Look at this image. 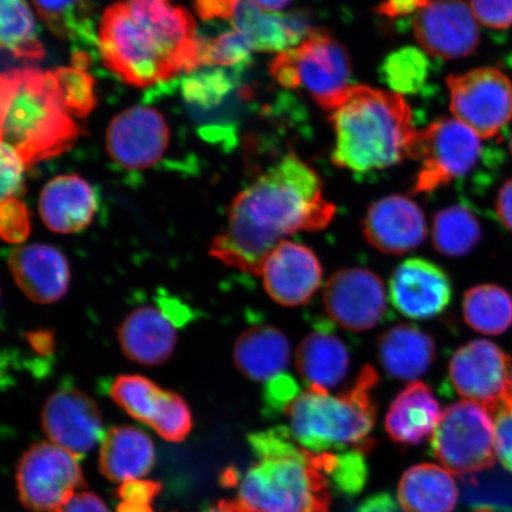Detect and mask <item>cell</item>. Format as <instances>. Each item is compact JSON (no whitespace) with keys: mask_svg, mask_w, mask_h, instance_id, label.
<instances>
[{"mask_svg":"<svg viewBox=\"0 0 512 512\" xmlns=\"http://www.w3.org/2000/svg\"><path fill=\"white\" fill-rule=\"evenodd\" d=\"M377 383L376 370L366 366L341 394L304 390L284 412L290 421L286 427L290 437L316 454L345 452L348 447L369 452L373 447L370 434L376 420L373 393Z\"/></svg>","mask_w":512,"mask_h":512,"instance_id":"6","label":"cell"},{"mask_svg":"<svg viewBox=\"0 0 512 512\" xmlns=\"http://www.w3.org/2000/svg\"><path fill=\"white\" fill-rule=\"evenodd\" d=\"M229 21L252 50L278 54L297 47L312 31L304 17L265 11L249 0H233Z\"/></svg>","mask_w":512,"mask_h":512,"instance_id":"22","label":"cell"},{"mask_svg":"<svg viewBox=\"0 0 512 512\" xmlns=\"http://www.w3.org/2000/svg\"><path fill=\"white\" fill-rule=\"evenodd\" d=\"M8 261L17 286L31 302L53 304L66 294L70 268L60 249L49 245L23 246L11 251Z\"/></svg>","mask_w":512,"mask_h":512,"instance_id":"20","label":"cell"},{"mask_svg":"<svg viewBox=\"0 0 512 512\" xmlns=\"http://www.w3.org/2000/svg\"><path fill=\"white\" fill-rule=\"evenodd\" d=\"M458 495L452 473L434 464L411 467L402 476L398 490L403 512H452Z\"/></svg>","mask_w":512,"mask_h":512,"instance_id":"29","label":"cell"},{"mask_svg":"<svg viewBox=\"0 0 512 512\" xmlns=\"http://www.w3.org/2000/svg\"><path fill=\"white\" fill-rule=\"evenodd\" d=\"M335 214L336 207L324 196L322 178L291 153L236 196L228 210V226L211 242L210 255L260 275L286 236L318 232Z\"/></svg>","mask_w":512,"mask_h":512,"instance_id":"1","label":"cell"},{"mask_svg":"<svg viewBox=\"0 0 512 512\" xmlns=\"http://www.w3.org/2000/svg\"><path fill=\"white\" fill-rule=\"evenodd\" d=\"M330 114L336 133L332 162L339 168L368 172L412 158L419 131L402 95L355 85Z\"/></svg>","mask_w":512,"mask_h":512,"instance_id":"3","label":"cell"},{"mask_svg":"<svg viewBox=\"0 0 512 512\" xmlns=\"http://www.w3.org/2000/svg\"><path fill=\"white\" fill-rule=\"evenodd\" d=\"M51 78L66 111L85 118L95 106L94 79L85 69L63 67L50 70Z\"/></svg>","mask_w":512,"mask_h":512,"instance_id":"36","label":"cell"},{"mask_svg":"<svg viewBox=\"0 0 512 512\" xmlns=\"http://www.w3.org/2000/svg\"><path fill=\"white\" fill-rule=\"evenodd\" d=\"M28 341L31 348L41 356H50L55 351V334L49 330L30 332Z\"/></svg>","mask_w":512,"mask_h":512,"instance_id":"50","label":"cell"},{"mask_svg":"<svg viewBox=\"0 0 512 512\" xmlns=\"http://www.w3.org/2000/svg\"><path fill=\"white\" fill-rule=\"evenodd\" d=\"M349 352L342 339L329 330L307 335L296 352V366L307 389L329 392L347 376Z\"/></svg>","mask_w":512,"mask_h":512,"instance_id":"26","label":"cell"},{"mask_svg":"<svg viewBox=\"0 0 512 512\" xmlns=\"http://www.w3.org/2000/svg\"><path fill=\"white\" fill-rule=\"evenodd\" d=\"M431 0H387L380 5V14L387 17L411 15L425 8Z\"/></svg>","mask_w":512,"mask_h":512,"instance_id":"48","label":"cell"},{"mask_svg":"<svg viewBox=\"0 0 512 512\" xmlns=\"http://www.w3.org/2000/svg\"><path fill=\"white\" fill-rule=\"evenodd\" d=\"M202 37L189 12L163 0H123L99 28L102 62L128 85L147 87L201 68Z\"/></svg>","mask_w":512,"mask_h":512,"instance_id":"2","label":"cell"},{"mask_svg":"<svg viewBox=\"0 0 512 512\" xmlns=\"http://www.w3.org/2000/svg\"><path fill=\"white\" fill-rule=\"evenodd\" d=\"M496 211L503 226L512 234V179L499 189L496 200Z\"/></svg>","mask_w":512,"mask_h":512,"instance_id":"49","label":"cell"},{"mask_svg":"<svg viewBox=\"0 0 512 512\" xmlns=\"http://www.w3.org/2000/svg\"><path fill=\"white\" fill-rule=\"evenodd\" d=\"M271 73L281 86L304 89L331 113L347 98L351 83L350 57L328 32L312 30L297 47L279 53Z\"/></svg>","mask_w":512,"mask_h":512,"instance_id":"7","label":"cell"},{"mask_svg":"<svg viewBox=\"0 0 512 512\" xmlns=\"http://www.w3.org/2000/svg\"><path fill=\"white\" fill-rule=\"evenodd\" d=\"M511 361L496 344L484 339L458 349L450 362V379L457 393L490 413L512 398Z\"/></svg>","mask_w":512,"mask_h":512,"instance_id":"12","label":"cell"},{"mask_svg":"<svg viewBox=\"0 0 512 512\" xmlns=\"http://www.w3.org/2000/svg\"><path fill=\"white\" fill-rule=\"evenodd\" d=\"M155 459L152 440L139 428L114 427L101 441L100 471L112 482L125 483L146 476Z\"/></svg>","mask_w":512,"mask_h":512,"instance_id":"25","label":"cell"},{"mask_svg":"<svg viewBox=\"0 0 512 512\" xmlns=\"http://www.w3.org/2000/svg\"><path fill=\"white\" fill-rule=\"evenodd\" d=\"M260 275L274 302L294 307L315 296L322 286L323 270L309 247L283 241L268 256Z\"/></svg>","mask_w":512,"mask_h":512,"instance_id":"17","label":"cell"},{"mask_svg":"<svg viewBox=\"0 0 512 512\" xmlns=\"http://www.w3.org/2000/svg\"><path fill=\"white\" fill-rule=\"evenodd\" d=\"M38 15L60 38H93L88 0H34Z\"/></svg>","mask_w":512,"mask_h":512,"instance_id":"34","label":"cell"},{"mask_svg":"<svg viewBox=\"0 0 512 512\" xmlns=\"http://www.w3.org/2000/svg\"><path fill=\"white\" fill-rule=\"evenodd\" d=\"M169 134L162 114L150 107H133L112 120L106 136L107 151L125 169H147L164 156Z\"/></svg>","mask_w":512,"mask_h":512,"instance_id":"16","label":"cell"},{"mask_svg":"<svg viewBox=\"0 0 512 512\" xmlns=\"http://www.w3.org/2000/svg\"><path fill=\"white\" fill-rule=\"evenodd\" d=\"M324 305L342 328L361 332L380 322L387 309L382 280L366 268H345L326 283Z\"/></svg>","mask_w":512,"mask_h":512,"instance_id":"15","label":"cell"},{"mask_svg":"<svg viewBox=\"0 0 512 512\" xmlns=\"http://www.w3.org/2000/svg\"><path fill=\"white\" fill-rule=\"evenodd\" d=\"M163 2H165V0H163Z\"/></svg>","mask_w":512,"mask_h":512,"instance_id":"55","label":"cell"},{"mask_svg":"<svg viewBox=\"0 0 512 512\" xmlns=\"http://www.w3.org/2000/svg\"><path fill=\"white\" fill-rule=\"evenodd\" d=\"M390 300L403 316L430 319L440 315L452 298L450 278L425 259H408L396 268L389 283Z\"/></svg>","mask_w":512,"mask_h":512,"instance_id":"18","label":"cell"},{"mask_svg":"<svg viewBox=\"0 0 512 512\" xmlns=\"http://www.w3.org/2000/svg\"><path fill=\"white\" fill-rule=\"evenodd\" d=\"M482 143L477 133L457 119L440 118L419 131L413 159L422 162L414 194H427L463 177L475 168Z\"/></svg>","mask_w":512,"mask_h":512,"instance_id":"9","label":"cell"},{"mask_svg":"<svg viewBox=\"0 0 512 512\" xmlns=\"http://www.w3.org/2000/svg\"><path fill=\"white\" fill-rule=\"evenodd\" d=\"M207 512H248L245 507L236 499V501H222L216 507Z\"/></svg>","mask_w":512,"mask_h":512,"instance_id":"52","label":"cell"},{"mask_svg":"<svg viewBox=\"0 0 512 512\" xmlns=\"http://www.w3.org/2000/svg\"><path fill=\"white\" fill-rule=\"evenodd\" d=\"M510 149H511V153H512V134H511V139H510Z\"/></svg>","mask_w":512,"mask_h":512,"instance_id":"54","label":"cell"},{"mask_svg":"<svg viewBox=\"0 0 512 512\" xmlns=\"http://www.w3.org/2000/svg\"><path fill=\"white\" fill-rule=\"evenodd\" d=\"M416 42L425 53L444 60H457L475 53L479 27L466 0H431L415 15Z\"/></svg>","mask_w":512,"mask_h":512,"instance_id":"14","label":"cell"},{"mask_svg":"<svg viewBox=\"0 0 512 512\" xmlns=\"http://www.w3.org/2000/svg\"><path fill=\"white\" fill-rule=\"evenodd\" d=\"M291 360L288 339L272 325H256L243 332L234 347L236 367L249 380L268 382L284 373Z\"/></svg>","mask_w":512,"mask_h":512,"instance_id":"27","label":"cell"},{"mask_svg":"<svg viewBox=\"0 0 512 512\" xmlns=\"http://www.w3.org/2000/svg\"><path fill=\"white\" fill-rule=\"evenodd\" d=\"M432 239L440 254L456 258L469 254L478 245L482 239V227L469 208L448 207L434 216Z\"/></svg>","mask_w":512,"mask_h":512,"instance_id":"32","label":"cell"},{"mask_svg":"<svg viewBox=\"0 0 512 512\" xmlns=\"http://www.w3.org/2000/svg\"><path fill=\"white\" fill-rule=\"evenodd\" d=\"M2 144L30 166L61 155L82 134L64 108L50 72L37 68L6 70L0 79Z\"/></svg>","mask_w":512,"mask_h":512,"instance_id":"5","label":"cell"},{"mask_svg":"<svg viewBox=\"0 0 512 512\" xmlns=\"http://www.w3.org/2000/svg\"><path fill=\"white\" fill-rule=\"evenodd\" d=\"M27 166L21 157L10 146L2 144L0 152V181H2V200L17 198L21 195L23 187V174Z\"/></svg>","mask_w":512,"mask_h":512,"instance_id":"43","label":"cell"},{"mask_svg":"<svg viewBox=\"0 0 512 512\" xmlns=\"http://www.w3.org/2000/svg\"><path fill=\"white\" fill-rule=\"evenodd\" d=\"M191 428L192 416L188 403L181 395L169 390L164 412L153 430L165 440L181 443L188 437Z\"/></svg>","mask_w":512,"mask_h":512,"instance_id":"40","label":"cell"},{"mask_svg":"<svg viewBox=\"0 0 512 512\" xmlns=\"http://www.w3.org/2000/svg\"><path fill=\"white\" fill-rule=\"evenodd\" d=\"M434 339L411 324H399L384 332L379 356L390 376L402 381L419 379L435 360Z\"/></svg>","mask_w":512,"mask_h":512,"instance_id":"28","label":"cell"},{"mask_svg":"<svg viewBox=\"0 0 512 512\" xmlns=\"http://www.w3.org/2000/svg\"><path fill=\"white\" fill-rule=\"evenodd\" d=\"M431 448L434 458L452 475L492 469L496 462L494 416L477 402L453 403L441 414Z\"/></svg>","mask_w":512,"mask_h":512,"instance_id":"8","label":"cell"},{"mask_svg":"<svg viewBox=\"0 0 512 512\" xmlns=\"http://www.w3.org/2000/svg\"><path fill=\"white\" fill-rule=\"evenodd\" d=\"M259 462L243 477L238 501L249 512H329L325 453H312L286 427L249 435Z\"/></svg>","mask_w":512,"mask_h":512,"instance_id":"4","label":"cell"},{"mask_svg":"<svg viewBox=\"0 0 512 512\" xmlns=\"http://www.w3.org/2000/svg\"><path fill=\"white\" fill-rule=\"evenodd\" d=\"M467 325L480 334L501 335L512 325V297L497 285H479L465 293Z\"/></svg>","mask_w":512,"mask_h":512,"instance_id":"30","label":"cell"},{"mask_svg":"<svg viewBox=\"0 0 512 512\" xmlns=\"http://www.w3.org/2000/svg\"><path fill=\"white\" fill-rule=\"evenodd\" d=\"M364 238L380 252L406 254L426 239L427 224L421 208L411 198L393 195L377 201L363 223Z\"/></svg>","mask_w":512,"mask_h":512,"instance_id":"19","label":"cell"},{"mask_svg":"<svg viewBox=\"0 0 512 512\" xmlns=\"http://www.w3.org/2000/svg\"><path fill=\"white\" fill-rule=\"evenodd\" d=\"M81 457L53 443L36 444L19 462L17 486L25 507L36 512L60 508L86 485Z\"/></svg>","mask_w":512,"mask_h":512,"instance_id":"10","label":"cell"},{"mask_svg":"<svg viewBox=\"0 0 512 512\" xmlns=\"http://www.w3.org/2000/svg\"><path fill=\"white\" fill-rule=\"evenodd\" d=\"M233 0H195L197 14L204 21L229 19L232 14Z\"/></svg>","mask_w":512,"mask_h":512,"instance_id":"47","label":"cell"},{"mask_svg":"<svg viewBox=\"0 0 512 512\" xmlns=\"http://www.w3.org/2000/svg\"><path fill=\"white\" fill-rule=\"evenodd\" d=\"M0 44L17 59L41 60L46 55L25 0H2Z\"/></svg>","mask_w":512,"mask_h":512,"instance_id":"33","label":"cell"},{"mask_svg":"<svg viewBox=\"0 0 512 512\" xmlns=\"http://www.w3.org/2000/svg\"><path fill=\"white\" fill-rule=\"evenodd\" d=\"M51 512H108L106 505L92 492H78L72 498Z\"/></svg>","mask_w":512,"mask_h":512,"instance_id":"46","label":"cell"},{"mask_svg":"<svg viewBox=\"0 0 512 512\" xmlns=\"http://www.w3.org/2000/svg\"><path fill=\"white\" fill-rule=\"evenodd\" d=\"M510 384H511V390H512V361H511V369H510Z\"/></svg>","mask_w":512,"mask_h":512,"instance_id":"53","label":"cell"},{"mask_svg":"<svg viewBox=\"0 0 512 512\" xmlns=\"http://www.w3.org/2000/svg\"><path fill=\"white\" fill-rule=\"evenodd\" d=\"M491 414L495 424L496 458L505 470L512 472V398Z\"/></svg>","mask_w":512,"mask_h":512,"instance_id":"42","label":"cell"},{"mask_svg":"<svg viewBox=\"0 0 512 512\" xmlns=\"http://www.w3.org/2000/svg\"><path fill=\"white\" fill-rule=\"evenodd\" d=\"M31 229L29 210L18 198L2 200L0 233L6 242L18 245L27 240Z\"/></svg>","mask_w":512,"mask_h":512,"instance_id":"41","label":"cell"},{"mask_svg":"<svg viewBox=\"0 0 512 512\" xmlns=\"http://www.w3.org/2000/svg\"><path fill=\"white\" fill-rule=\"evenodd\" d=\"M171 311L142 306L132 311L118 330L124 355L143 366H158L169 360L176 348L177 334Z\"/></svg>","mask_w":512,"mask_h":512,"instance_id":"21","label":"cell"},{"mask_svg":"<svg viewBox=\"0 0 512 512\" xmlns=\"http://www.w3.org/2000/svg\"><path fill=\"white\" fill-rule=\"evenodd\" d=\"M41 424L51 443L81 458L106 435L99 406L91 396L68 383L49 396Z\"/></svg>","mask_w":512,"mask_h":512,"instance_id":"13","label":"cell"},{"mask_svg":"<svg viewBox=\"0 0 512 512\" xmlns=\"http://www.w3.org/2000/svg\"><path fill=\"white\" fill-rule=\"evenodd\" d=\"M249 2L259 6L262 10L277 12L286 8L291 3V0H249Z\"/></svg>","mask_w":512,"mask_h":512,"instance_id":"51","label":"cell"},{"mask_svg":"<svg viewBox=\"0 0 512 512\" xmlns=\"http://www.w3.org/2000/svg\"><path fill=\"white\" fill-rule=\"evenodd\" d=\"M98 197L92 185L76 175L51 179L40 196V214L44 224L55 233L75 234L92 223Z\"/></svg>","mask_w":512,"mask_h":512,"instance_id":"23","label":"cell"},{"mask_svg":"<svg viewBox=\"0 0 512 512\" xmlns=\"http://www.w3.org/2000/svg\"><path fill=\"white\" fill-rule=\"evenodd\" d=\"M168 393L142 375H120L110 387L111 398L119 407L152 428L162 416Z\"/></svg>","mask_w":512,"mask_h":512,"instance_id":"31","label":"cell"},{"mask_svg":"<svg viewBox=\"0 0 512 512\" xmlns=\"http://www.w3.org/2000/svg\"><path fill=\"white\" fill-rule=\"evenodd\" d=\"M252 48L239 32H224L219 37L202 38L201 68L202 67H243L251 59Z\"/></svg>","mask_w":512,"mask_h":512,"instance_id":"37","label":"cell"},{"mask_svg":"<svg viewBox=\"0 0 512 512\" xmlns=\"http://www.w3.org/2000/svg\"><path fill=\"white\" fill-rule=\"evenodd\" d=\"M335 469L329 475L332 488L345 496L360 494L368 477V469L364 462V453L349 450L337 454Z\"/></svg>","mask_w":512,"mask_h":512,"instance_id":"39","label":"cell"},{"mask_svg":"<svg viewBox=\"0 0 512 512\" xmlns=\"http://www.w3.org/2000/svg\"><path fill=\"white\" fill-rule=\"evenodd\" d=\"M302 393L291 376L280 374L266 384L265 401L270 411L285 412L286 408Z\"/></svg>","mask_w":512,"mask_h":512,"instance_id":"45","label":"cell"},{"mask_svg":"<svg viewBox=\"0 0 512 512\" xmlns=\"http://www.w3.org/2000/svg\"><path fill=\"white\" fill-rule=\"evenodd\" d=\"M470 6L486 28L505 30L512 25V0H470Z\"/></svg>","mask_w":512,"mask_h":512,"instance_id":"44","label":"cell"},{"mask_svg":"<svg viewBox=\"0 0 512 512\" xmlns=\"http://www.w3.org/2000/svg\"><path fill=\"white\" fill-rule=\"evenodd\" d=\"M440 405L426 383H409L396 396L386 415V431L395 443L418 445L432 437L441 418Z\"/></svg>","mask_w":512,"mask_h":512,"instance_id":"24","label":"cell"},{"mask_svg":"<svg viewBox=\"0 0 512 512\" xmlns=\"http://www.w3.org/2000/svg\"><path fill=\"white\" fill-rule=\"evenodd\" d=\"M454 119L482 139L501 133L512 119V83L495 68H478L447 79Z\"/></svg>","mask_w":512,"mask_h":512,"instance_id":"11","label":"cell"},{"mask_svg":"<svg viewBox=\"0 0 512 512\" xmlns=\"http://www.w3.org/2000/svg\"><path fill=\"white\" fill-rule=\"evenodd\" d=\"M233 82L221 69L192 72L183 80V94L191 104L211 107L220 104L224 96L232 91Z\"/></svg>","mask_w":512,"mask_h":512,"instance_id":"38","label":"cell"},{"mask_svg":"<svg viewBox=\"0 0 512 512\" xmlns=\"http://www.w3.org/2000/svg\"><path fill=\"white\" fill-rule=\"evenodd\" d=\"M381 76L394 93H418L427 80V57L421 50L412 47L395 51L383 62Z\"/></svg>","mask_w":512,"mask_h":512,"instance_id":"35","label":"cell"}]
</instances>
